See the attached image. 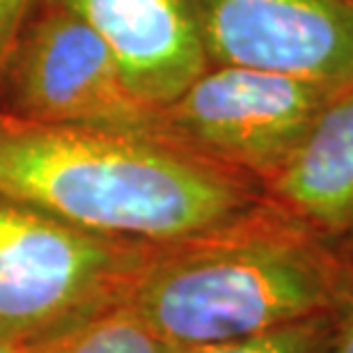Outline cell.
<instances>
[{"label":"cell","mask_w":353,"mask_h":353,"mask_svg":"<svg viewBox=\"0 0 353 353\" xmlns=\"http://www.w3.org/2000/svg\"><path fill=\"white\" fill-rule=\"evenodd\" d=\"M342 90L305 76L209 65L174 99L152 105L147 133L266 188Z\"/></svg>","instance_id":"4"},{"label":"cell","mask_w":353,"mask_h":353,"mask_svg":"<svg viewBox=\"0 0 353 353\" xmlns=\"http://www.w3.org/2000/svg\"><path fill=\"white\" fill-rule=\"evenodd\" d=\"M0 69H3V60H0Z\"/></svg>","instance_id":"14"},{"label":"cell","mask_w":353,"mask_h":353,"mask_svg":"<svg viewBox=\"0 0 353 353\" xmlns=\"http://www.w3.org/2000/svg\"><path fill=\"white\" fill-rule=\"evenodd\" d=\"M328 353H353V268L335 307V330Z\"/></svg>","instance_id":"12"},{"label":"cell","mask_w":353,"mask_h":353,"mask_svg":"<svg viewBox=\"0 0 353 353\" xmlns=\"http://www.w3.org/2000/svg\"><path fill=\"white\" fill-rule=\"evenodd\" d=\"M262 197L257 181L152 133L41 122L0 105V200L163 241L228 221Z\"/></svg>","instance_id":"1"},{"label":"cell","mask_w":353,"mask_h":353,"mask_svg":"<svg viewBox=\"0 0 353 353\" xmlns=\"http://www.w3.org/2000/svg\"><path fill=\"white\" fill-rule=\"evenodd\" d=\"M0 105L41 122L147 133L152 105L133 94L110 46L79 14L44 3L0 69Z\"/></svg>","instance_id":"5"},{"label":"cell","mask_w":353,"mask_h":353,"mask_svg":"<svg viewBox=\"0 0 353 353\" xmlns=\"http://www.w3.org/2000/svg\"><path fill=\"white\" fill-rule=\"evenodd\" d=\"M264 193L335 250L353 257V88L328 103Z\"/></svg>","instance_id":"8"},{"label":"cell","mask_w":353,"mask_h":353,"mask_svg":"<svg viewBox=\"0 0 353 353\" xmlns=\"http://www.w3.org/2000/svg\"><path fill=\"white\" fill-rule=\"evenodd\" d=\"M333 330L335 312H326L241 340L174 349V353H328Z\"/></svg>","instance_id":"10"},{"label":"cell","mask_w":353,"mask_h":353,"mask_svg":"<svg viewBox=\"0 0 353 353\" xmlns=\"http://www.w3.org/2000/svg\"><path fill=\"white\" fill-rule=\"evenodd\" d=\"M150 248L0 200V340L32 349L124 307Z\"/></svg>","instance_id":"3"},{"label":"cell","mask_w":353,"mask_h":353,"mask_svg":"<svg viewBox=\"0 0 353 353\" xmlns=\"http://www.w3.org/2000/svg\"><path fill=\"white\" fill-rule=\"evenodd\" d=\"M209 65L353 88V0H190Z\"/></svg>","instance_id":"6"},{"label":"cell","mask_w":353,"mask_h":353,"mask_svg":"<svg viewBox=\"0 0 353 353\" xmlns=\"http://www.w3.org/2000/svg\"><path fill=\"white\" fill-rule=\"evenodd\" d=\"M90 23L140 101L161 105L209 67L190 0H44ZM41 3V5H44Z\"/></svg>","instance_id":"7"},{"label":"cell","mask_w":353,"mask_h":353,"mask_svg":"<svg viewBox=\"0 0 353 353\" xmlns=\"http://www.w3.org/2000/svg\"><path fill=\"white\" fill-rule=\"evenodd\" d=\"M41 3L44 0H0V60L3 62L21 28L39 10Z\"/></svg>","instance_id":"11"},{"label":"cell","mask_w":353,"mask_h":353,"mask_svg":"<svg viewBox=\"0 0 353 353\" xmlns=\"http://www.w3.org/2000/svg\"><path fill=\"white\" fill-rule=\"evenodd\" d=\"M351 268L264 193L207 230L152 241L126 307L172 349L202 347L335 312Z\"/></svg>","instance_id":"2"},{"label":"cell","mask_w":353,"mask_h":353,"mask_svg":"<svg viewBox=\"0 0 353 353\" xmlns=\"http://www.w3.org/2000/svg\"><path fill=\"white\" fill-rule=\"evenodd\" d=\"M0 353H26V349L12 347V344H7V342L0 340Z\"/></svg>","instance_id":"13"},{"label":"cell","mask_w":353,"mask_h":353,"mask_svg":"<svg viewBox=\"0 0 353 353\" xmlns=\"http://www.w3.org/2000/svg\"><path fill=\"white\" fill-rule=\"evenodd\" d=\"M26 353H174V349L124 305Z\"/></svg>","instance_id":"9"}]
</instances>
